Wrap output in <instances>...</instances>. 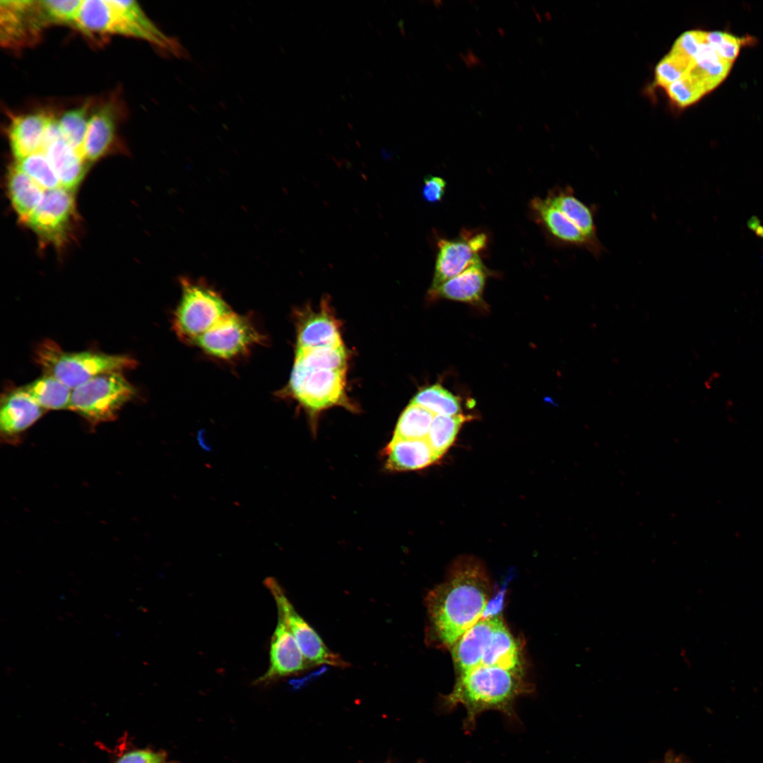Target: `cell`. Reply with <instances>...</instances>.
<instances>
[{"label": "cell", "instance_id": "cell-1", "mask_svg": "<svg viewBox=\"0 0 763 763\" xmlns=\"http://www.w3.org/2000/svg\"><path fill=\"white\" fill-rule=\"evenodd\" d=\"M491 582L483 562L461 556L450 566L445 580L425 599L427 644L448 649L482 618L490 601Z\"/></svg>", "mask_w": 763, "mask_h": 763}, {"label": "cell", "instance_id": "cell-2", "mask_svg": "<svg viewBox=\"0 0 763 763\" xmlns=\"http://www.w3.org/2000/svg\"><path fill=\"white\" fill-rule=\"evenodd\" d=\"M531 685L523 674L497 666H480L457 676L451 692L444 697V705L453 709L462 705L466 710L464 730L471 732L478 716L489 710L514 716V702L531 692Z\"/></svg>", "mask_w": 763, "mask_h": 763}, {"label": "cell", "instance_id": "cell-3", "mask_svg": "<svg viewBox=\"0 0 763 763\" xmlns=\"http://www.w3.org/2000/svg\"><path fill=\"white\" fill-rule=\"evenodd\" d=\"M34 358L45 374L55 377L71 390L97 375L122 372L136 365L128 355L92 350L67 352L48 339L37 346Z\"/></svg>", "mask_w": 763, "mask_h": 763}, {"label": "cell", "instance_id": "cell-4", "mask_svg": "<svg viewBox=\"0 0 763 763\" xmlns=\"http://www.w3.org/2000/svg\"><path fill=\"white\" fill-rule=\"evenodd\" d=\"M182 294L173 316L172 326L179 338L194 344L232 311L213 288L203 283L182 279Z\"/></svg>", "mask_w": 763, "mask_h": 763}, {"label": "cell", "instance_id": "cell-5", "mask_svg": "<svg viewBox=\"0 0 763 763\" xmlns=\"http://www.w3.org/2000/svg\"><path fill=\"white\" fill-rule=\"evenodd\" d=\"M135 393L122 372L102 374L72 390L70 410L93 424L107 422L117 417Z\"/></svg>", "mask_w": 763, "mask_h": 763}, {"label": "cell", "instance_id": "cell-6", "mask_svg": "<svg viewBox=\"0 0 763 763\" xmlns=\"http://www.w3.org/2000/svg\"><path fill=\"white\" fill-rule=\"evenodd\" d=\"M345 370L310 369L295 364L287 391L315 413L344 402Z\"/></svg>", "mask_w": 763, "mask_h": 763}, {"label": "cell", "instance_id": "cell-7", "mask_svg": "<svg viewBox=\"0 0 763 763\" xmlns=\"http://www.w3.org/2000/svg\"><path fill=\"white\" fill-rule=\"evenodd\" d=\"M265 337L248 317L232 312L194 343L210 356L229 360L247 354Z\"/></svg>", "mask_w": 763, "mask_h": 763}, {"label": "cell", "instance_id": "cell-8", "mask_svg": "<svg viewBox=\"0 0 763 763\" xmlns=\"http://www.w3.org/2000/svg\"><path fill=\"white\" fill-rule=\"evenodd\" d=\"M264 584L276 602L278 615L288 627L310 667L329 665L344 668L349 666L326 646L318 633L299 615L276 579L268 577Z\"/></svg>", "mask_w": 763, "mask_h": 763}, {"label": "cell", "instance_id": "cell-9", "mask_svg": "<svg viewBox=\"0 0 763 763\" xmlns=\"http://www.w3.org/2000/svg\"><path fill=\"white\" fill-rule=\"evenodd\" d=\"M74 211L73 191L61 187L45 191L41 203L25 223L42 242L61 245L68 236Z\"/></svg>", "mask_w": 763, "mask_h": 763}, {"label": "cell", "instance_id": "cell-10", "mask_svg": "<svg viewBox=\"0 0 763 763\" xmlns=\"http://www.w3.org/2000/svg\"><path fill=\"white\" fill-rule=\"evenodd\" d=\"M1 41L6 47L28 45L50 25L41 1H0Z\"/></svg>", "mask_w": 763, "mask_h": 763}, {"label": "cell", "instance_id": "cell-11", "mask_svg": "<svg viewBox=\"0 0 763 763\" xmlns=\"http://www.w3.org/2000/svg\"><path fill=\"white\" fill-rule=\"evenodd\" d=\"M487 239L485 233H463L459 238L439 239L430 290L460 274L480 259L479 253L485 248Z\"/></svg>", "mask_w": 763, "mask_h": 763}, {"label": "cell", "instance_id": "cell-12", "mask_svg": "<svg viewBox=\"0 0 763 763\" xmlns=\"http://www.w3.org/2000/svg\"><path fill=\"white\" fill-rule=\"evenodd\" d=\"M269 656L268 668L256 683L294 675L310 667L288 627L279 615L271 637Z\"/></svg>", "mask_w": 763, "mask_h": 763}, {"label": "cell", "instance_id": "cell-13", "mask_svg": "<svg viewBox=\"0 0 763 763\" xmlns=\"http://www.w3.org/2000/svg\"><path fill=\"white\" fill-rule=\"evenodd\" d=\"M501 618L499 616L481 618L451 647L457 676L482 665L487 644Z\"/></svg>", "mask_w": 763, "mask_h": 763}, {"label": "cell", "instance_id": "cell-14", "mask_svg": "<svg viewBox=\"0 0 763 763\" xmlns=\"http://www.w3.org/2000/svg\"><path fill=\"white\" fill-rule=\"evenodd\" d=\"M531 207L549 234L560 243L586 249L594 256H599L602 254V244H596L589 239L547 199H533L531 201Z\"/></svg>", "mask_w": 763, "mask_h": 763}, {"label": "cell", "instance_id": "cell-15", "mask_svg": "<svg viewBox=\"0 0 763 763\" xmlns=\"http://www.w3.org/2000/svg\"><path fill=\"white\" fill-rule=\"evenodd\" d=\"M343 345L338 321L331 314L326 300L319 311L308 312L297 326V348Z\"/></svg>", "mask_w": 763, "mask_h": 763}, {"label": "cell", "instance_id": "cell-16", "mask_svg": "<svg viewBox=\"0 0 763 763\" xmlns=\"http://www.w3.org/2000/svg\"><path fill=\"white\" fill-rule=\"evenodd\" d=\"M1 401L0 429L7 437L16 436L26 430L45 411L22 387L10 391L2 396Z\"/></svg>", "mask_w": 763, "mask_h": 763}, {"label": "cell", "instance_id": "cell-17", "mask_svg": "<svg viewBox=\"0 0 763 763\" xmlns=\"http://www.w3.org/2000/svg\"><path fill=\"white\" fill-rule=\"evenodd\" d=\"M487 277V268L479 259L460 274L430 290V295L434 298L480 304Z\"/></svg>", "mask_w": 763, "mask_h": 763}, {"label": "cell", "instance_id": "cell-18", "mask_svg": "<svg viewBox=\"0 0 763 763\" xmlns=\"http://www.w3.org/2000/svg\"><path fill=\"white\" fill-rule=\"evenodd\" d=\"M50 119L42 113H30L12 119L8 128V140L16 161L42 150L45 132Z\"/></svg>", "mask_w": 763, "mask_h": 763}, {"label": "cell", "instance_id": "cell-19", "mask_svg": "<svg viewBox=\"0 0 763 763\" xmlns=\"http://www.w3.org/2000/svg\"><path fill=\"white\" fill-rule=\"evenodd\" d=\"M384 455L386 468L394 471L422 469L439 459L426 439L393 437L384 449Z\"/></svg>", "mask_w": 763, "mask_h": 763}, {"label": "cell", "instance_id": "cell-20", "mask_svg": "<svg viewBox=\"0 0 763 763\" xmlns=\"http://www.w3.org/2000/svg\"><path fill=\"white\" fill-rule=\"evenodd\" d=\"M112 102H106L90 116L81 153L88 162L102 157L111 147L116 131V114Z\"/></svg>", "mask_w": 763, "mask_h": 763}, {"label": "cell", "instance_id": "cell-21", "mask_svg": "<svg viewBox=\"0 0 763 763\" xmlns=\"http://www.w3.org/2000/svg\"><path fill=\"white\" fill-rule=\"evenodd\" d=\"M54 169L61 187L73 191L82 181L86 164L82 153L63 138L42 150Z\"/></svg>", "mask_w": 763, "mask_h": 763}, {"label": "cell", "instance_id": "cell-22", "mask_svg": "<svg viewBox=\"0 0 763 763\" xmlns=\"http://www.w3.org/2000/svg\"><path fill=\"white\" fill-rule=\"evenodd\" d=\"M521 650L519 642L501 618L487 644L482 665L497 666L523 674Z\"/></svg>", "mask_w": 763, "mask_h": 763}, {"label": "cell", "instance_id": "cell-23", "mask_svg": "<svg viewBox=\"0 0 763 763\" xmlns=\"http://www.w3.org/2000/svg\"><path fill=\"white\" fill-rule=\"evenodd\" d=\"M547 200L570 220L589 239L601 244L596 225V208L584 203L570 188L550 193Z\"/></svg>", "mask_w": 763, "mask_h": 763}, {"label": "cell", "instance_id": "cell-24", "mask_svg": "<svg viewBox=\"0 0 763 763\" xmlns=\"http://www.w3.org/2000/svg\"><path fill=\"white\" fill-rule=\"evenodd\" d=\"M7 190L13 208L23 223L35 212L45 194L42 187L16 165L8 171Z\"/></svg>", "mask_w": 763, "mask_h": 763}, {"label": "cell", "instance_id": "cell-25", "mask_svg": "<svg viewBox=\"0 0 763 763\" xmlns=\"http://www.w3.org/2000/svg\"><path fill=\"white\" fill-rule=\"evenodd\" d=\"M22 389L44 410L70 409L72 390L52 376L45 374Z\"/></svg>", "mask_w": 763, "mask_h": 763}, {"label": "cell", "instance_id": "cell-26", "mask_svg": "<svg viewBox=\"0 0 763 763\" xmlns=\"http://www.w3.org/2000/svg\"><path fill=\"white\" fill-rule=\"evenodd\" d=\"M731 65L732 63L721 58L706 40L700 47L689 73L701 83L707 93L726 77Z\"/></svg>", "mask_w": 763, "mask_h": 763}, {"label": "cell", "instance_id": "cell-27", "mask_svg": "<svg viewBox=\"0 0 763 763\" xmlns=\"http://www.w3.org/2000/svg\"><path fill=\"white\" fill-rule=\"evenodd\" d=\"M348 355L343 345L296 348L295 364L310 369L345 370Z\"/></svg>", "mask_w": 763, "mask_h": 763}, {"label": "cell", "instance_id": "cell-28", "mask_svg": "<svg viewBox=\"0 0 763 763\" xmlns=\"http://www.w3.org/2000/svg\"><path fill=\"white\" fill-rule=\"evenodd\" d=\"M470 418L461 413L434 416L426 439L439 459L453 444L462 425Z\"/></svg>", "mask_w": 763, "mask_h": 763}, {"label": "cell", "instance_id": "cell-29", "mask_svg": "<svg viewBox=\"0 0 763 763\" xmlns=\"http://www.w3.org/2000/svg\"><path fill=\"white\" fill-rule=\"evenodd\" d=\"M434 415L422 406L410 403L398 420L393 437L426 439Z\"/></svg>", "mask_w": 763, "mask_h": 763}, {"label": "cell", "instance_id": "cell-30", "mask_svg": "<svg viewBox=\"0 0 763 763\" xmlns=\"http://www.w3.org/2000/svg\"><path fill=\"white\" fill-rule=\"evenodd\" d=\"M410 403L422 406L434 415H452L461 411L459 398L439 384L422 389Z\"/></svg>", "mask_w": 763, "mask_h": 763}, {"label": "cell", "instance_id": "cell-31", "mask_svg": "<svg viewBox=\"0 0 763 763\" xmlns=\"http://www.w3.org/2000/svg\"><path fill=\"white\" fill-rule=\"evenodd\" d=\"M88 105L71 109L65 112L58 119L62 137L70 146L81 153L88 124Z\"/></svg>", "mask_w": 763, "mask_h": 763}, {"label": "cell", "instance_id": "cell-32", "mask_svg": "<svg viewBox=\"0 0 763 763\" xmlns=\"http://www.w3.org/2000/svg\"><path fill=\"white\" fill-rule=\"evenodd\" d=\"M15 165L45 191L61 187L54 169L42 150L16 161Z\"/></svg>", "mask_w": 763, "mask_h": 763}, {"label": "cell", "instance_id": "cell-33", "mask_svg": "<svg viewBox=\"0 0 763 763\" xmlns=\"http://www.w3.org/2000/svg\"><path fill=\"white\" fill-rule=\"evenodd\" d=\"M693 66L694 61L670 52L656 67V83L666 88L686 76Z\"/></svg>", "mask_w": 763, "mask_h": 763}, {"label": "cell", "instance_id": "cell-34", "mask_svg": "<svg viewBox=\"0 0 763 763\" xmlns=\"http://www.w3.org/2000/svg\"><path fill=\"white\" fill-rule=\"evenodd\" d=\"M666 89L671 101L680 107L694 103L706 93L700 82L690 73Z\"/></svg>", "mask_w": 763, "mask_h": 763}, {"label": "cell", "instance_id": "cell-35", "mask_svg": "<svg viewBox=\"0 0 763 763\" xmlns=\"http://www.w3.org/2000/svg\"><path fill=\"white\" fill-rule=\"evenodd\" d=\"M46 16L52 24H72L78 17L82 0H42Z\"/></svg>", "mask_w": 763, "mask_h": 763}, {"label": "cell", "instance_id": "cell-36", "mask_svg": "<svg viewBox=\"0 0 763 763\" xmlns=\"http://www.w3.org/2000/svg\"><path fill=\"white\" fill-rule=\"evenodd\" d=\"M706 40L721 58L730 63H733L737 57L743 41L740 38L722 32H706Z\"/></svg>", "mask_w": 763, "mask_h": 763}, {"label": "cell", "instance_id": "cell-37", "mask_svg": "<svg viewBox=\"0 0 763 763\" xmlns=\"http://www.w3.org/2000/svg\"><path fill=\"white\" fill-rule=\"evenodd\" d=\"M706 41V32L690 30L682 33L675 42L671 52L694 61L700 47Z\"/></svg>", "mask_w": 763, "mask_h": 763}, {"label": "cell", "instance_id": "cell-38", "mask_svg": "<svg viewBox=\"0 0 763 763\" xmlns=\"http://www.w3.org/2000/svg\"><path fill=\"white\" fill-rule=\"evenodd\" d=\"M114 763H168L164 752L150 749H136L126 751Z\"/></svg>", "mask_w": 763, "mask_h": 763}, {"label": "cell", "instance_id": "cell-39", "mask_svg": "<svg viewBox=\"0 0 763 763\" xmlns=\"http://www.w3.org/2000/svg\"><path fill=\"white\" fill-rule=\"evenodd\" d=\"M446 181L438 176L427 175L424 178L422 196L429 203L439 202L445 193Z\"/></svg>", "mask_w": 763, "mask_h": 763}, {"label": "cell", "instance_id": "cell-40", "mask_svg": "<svg viewBox=\"0 0 763 763\" xmlns=\"http://www.w3.org/2000/svg\"><path fill=\"white\" fill-rule=\"evenodd\" d=\"M505 588H503L497 596L489 601L483 614L482 618L498 617L503 608L504 596Z\"/></svg>", "mask_w": 763, "mask_h": 763}, {"label": "cell", "instance_id": "cell-41", "mask_svg": "<svg viewBox=\"0 0 763 763\" xmlns=\"http://www.w3.org/2000/svg\"><path fill=\"white\" fill-rule=\"evenodd\" d=\"M661 763H685V762L678 756L668 753Z\"/></svg>", "mask_w": 763, "mask_h": 763}]
</instances>
